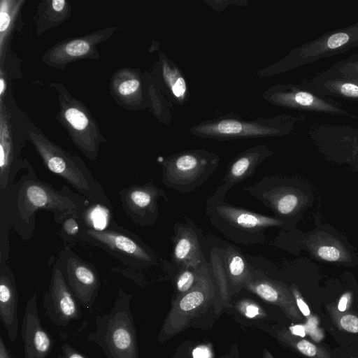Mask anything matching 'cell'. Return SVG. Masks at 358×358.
<instances>
[{
  "label": "cell",
  "instance_id": "1",
  "mask_svg": "<svg viewBox=\"0 0 358 358\" xmlns=\"http://www.w3.org/2000/svg\"><path fill=\"white\" fill-rule=\"evenodd\" d=\"M21 172L11 187L0 194L1 261L6 262L8 257L9 229L28 241L34 234L38 211H51L54 221L61 224L67 216L80 213L92 203L64 185L57 189L40 180L28 160Z\"/></svg>",
  "mask_w": 358,
  "mask_h": 358
},
{
  "label": "cell",
  "instance_id": "2",
  "mask_svg": "<svg viewBox=\"0 0 358 358\" xmlns=\"http://www.w3.org/2000/svg\"><path fill=\"white\" fill-rule=\"evenodd\" d=\"M231 187L220 185L206 200V215L220 233L235 243L241 245L263 244L264 232L272 227H281L285 221L252 212L228 203L225 195Z\"/></svg>",
  "mask_w": 358,
  "mask_h": 358
},
{
  "label": "cell",
  "instance_id": "3",
  "mask_svg": "<svg viewBox=\"0 0 358 358\" xmlns=\"http://www.w3.org/2000/svg\"><path fill=\"white\" fill-rule=\"evenodd\" d=\"M132 294L120 288L110 311L95 318V329L87 336L106 358H140L137 331L131 310Z\"/></svg>",
  "mask_w": 358,
  "mask_h": 358
},
{
  "label": "cell",
  "instance_id": "4",
  "mask_svg": "<svg viewBox=\"0 0 358 358\" xmlns=\"http://www.w3.org/2000/svg\"><path fill=\"white\" fill-rule=\"evenodd\" d=\"M28 137L50 172L63 178L90 202L113 208L102 186L80 157L62 149L41 133L29 131Z\"/></svg>",
  "mask_w": 358,
  "mask_h": 358
},
{
  "label": "cell",
  "instance_id": "5",
  "mask_svg": "<svg viewBox=\"0 0 358 358\" xmlns=\"http://www.w3.org/2000/svg\"><path fill=\"white\" fill-rule=\"evenodd\" d=\"M78 238L106 251L126 266L140 269L157 265L154 251L136 234L117 225L115 220L103 230L81 225Z\"/></svg>",
  "mask_w": 358,
  "mask_h": 358
},
{
  "label": "cell",
  "instance_id": "6",
  "mask_svg": "<svg viewBox=\"0 0 358 358\" xmlns=\"http://www.w3.org/2000/svg\"><path fill=\"white\" fill-rule=\"evenodd\" d=\"M219 163L213 155L200 152L182 153L162 164V183L182 194L201 186L213 173Z\"/></svg>",
  "mask_w": 358,
  "mask_h": 358
},
{
  "label": "cell",
  "instance_id": "7",
  "mask_svg": "<svg viewBox=\"0 0 358 358\" xmlns=\"http://www.w3.org/2000/svg\"><path fill=\"white\" fill-rule=\"evenodd\" d=\"M216 296L215 282L206 260L199 268L195 285L187 292L177 296L164 322L162 340L181 331L199 310L206 308Z\"/></svg>",
  "mask_w": 358,
  "mask_h": 358
},
{
  "label": "cell",
  "instance_id": "8",
  "mask_svg": "<svg viewBox=\"0 0 358 358\" xmlns=\"http://www.w3.org/2000/svg\"><path fill=\"white\" fill-rule=\"evenodd\" d=\"M59 92L58 118L67 129L76 146L90 159L96 160L100 143L106 142L94 120L78 101L69 93Z\"/></svg>",
  "mask_w": 358,
  "mask_h": 358
},
{
  "label": "cell",
  "instance_id": "9",
  "mask_svg": "<svg viewBox=\"0 0 358 358\" xmlns=\"http://www.w3.org/2000/svg\"><path fill=\"white\" fill-rule=\"evenodd\" d=\"M57 263L79 304L91 308L96 300L101 286L95 267L83 260L69 247L61 252Z\"/></svg>",
  "mask_w": 358,
  "mask_h": 358
},
{
  "label": "cell",
  "instance_id": "10",
  "mask_svg": "<svg viewBox=\"0 0 358 358\" xmlns=\"http://www.w3.org/2000/svg\"><path fill=\"white\" fill-rule=\"evenodd\" d=\"M358 47V22L324 34L294 51L292 62L294 66L314 63L323 58L349 51Z\"/></svg>",
  "mask_w": 358,
  "mask_h": 358
},
{
  "label": "cell",
  "instance_id": "11",
  "mask_svg": "<svg viewBox=\"0 0 358 358\" xmlns=\"http://www.w3.org/2000/svg\"><path fill=\"white\" fill-rule=\"evenodd\" d=\"M80 306L56 262L52 269L48 288L43 296L42 306L46 316L55 325L66 327L80 319Z\"/></svg>",
  "mask_w": 358,
  "mask_h": 358
},
{
  "label": "cell",
  "instance_id": "12",
  "mask_svg": "<svg viewBox=\"0 0 358 358\" xmlns=\"http://www.w3.org/2000/svg\"><path fill=\"white\" fill-rule=\"evenodd\" d=\"M122 208L136 224L145 227L154 225L159 217L157 201H169L163 189L152 181L143 185H132L119 191Z\"/></svg>",
  "mask_w": 358,
  "mask_h": 358
},
{
  "label": "cell",
  "instance_id": "13",
  "mask_svg": "<svg viewBox=\"0 0 358 358\" xmlns=\"http://www.w3.org/2000/svg\"><path fill=\"white\" fill-rule=\"evenodd\" d=\"M244 189L271 209L275 217L279 219L292 215L300 206V198L296 192L275 177L265 176Z\"/></svg>",
  "mask_w": 358,
  "mask_h": 358
},
{
  "label": "cell",
  "instance_id": "14",
  "mask_svg": "<svg viewBox=\"0 0 358 358\" xmlns=\"http://www.w3.org/2000/svg\"><path fill=\"white\" fill-rule=\"evenodd\" d=\"M114 28H108L90 35L66 40L52 47L43 55V60L55 68H64L75 61L93 57L97 50L96 45L113 34Z\"/></svg>",
  "mask_w": 358,
  "mask_h": 358
},
{
  "label": "cell",
  "instance_id": "15",
  "mask_svg": "<svg viewBox=\"0 0 358 358\" xmlns=\"http://www.w3.org/2000/svg\"><path fill=\"white\" fill-rule=\"evenodd\" d=\"M24 358H47L52 350L53 340L43 326L37 306V294L27 301L21 325Z\"/></svg>",
  "mask_w": 358,
  "mask_h": 358
},
{
  "label": "cell",
  "instance_id": "16",
  "mask_svg": "<svg viewBox=\"0 0 358 358\" xmlns=\"http://www.w3.org/2000/svg\"><path fill=\"white\" fill-rule=\"evenodd\" d=\"M281 104L310 113H324L357 119L358 116L345 110L341 103L322 96L300 86H290L277 96Z\"/></svg>",
  "mask_w": 358,
  "mask_h": 358
},
{
  "label": "cell",
  "instance_id": "17",
  "mask_svg": "<svg viewBox=\"0 0 358 358\" xmlns=\"http://www.w3.org/2000/svg\"><path fill=\"white\" fill-rule=\"evenodd\" d=\"M6 108L1 105L0 122V194L6 192L17 175L25 169L27 159L21 157L22 146L16 145Z\"/></svg>",
  "mask_w": 358,
  "mask_h": 358
},
{
  "label": "cell",
  "instance_id": "18",
  "mask_svg": "<svg viewBox=\"0 0 358 358\" xmlns=\"http://www.w3.org/2000/svg\"><path fill=\"white\" fill-rule=\"evenodd\" d=\"M244 288L263 300L278 306L290 319L296 322L303 320L292 292L282 283L269 279L260 271H254Z\"/></svg>",
  "mask_w": 358,
  "mask_h": 358
},
{
  "label": "cell",
  "instance_id": "19",
  "mask_svg": "<svg viewBox=\"0 0 358 358\" xmlns=\"http://www.w3.org/2000/svg\"><path fill=\"white\" fill-rule=\"evenodd\" d=\"M193 225L189 222H178L174 225L171 257L178 267L199 268L206 261L199 235Z\"/></svg>",
  "mask_w": 358,
  "mask_h": 358
},
{
  "label": "cell",
  "instance_id": "20",
  "mask_svg": "<svg viewBox=\"0 0 358 358\" xmlns=\"http://www.w3.org/2000/svg\"><path fill=\"white\" fill-rule=\"evenodd\" d=\"M0 319L9 340L18 334V292L15 275L6 262H0Z\"/></svg>",
  "mask_w": 358,
  "mask_h": 358
},
{
  "label": "cell",
  "instance_id": "21",
  "mask_svg": "<svg viewBox=\"0 0 358 358\" xmlns=\"http://www.w3.org/2000/svg\"><path fill=\"white\" fill-rule=\"evenodd\" d=\"M301 86L322 96L358 101V80L323 78L316 74Z\"/></svg>",
  "mask_w": 358,
  "mask_h": 358
},
{
  "label": "cell",
  "instance_id": "22",
  "mask_svg": "<svg viewBox=\"0 0 358 358\" xmlns=\"http://www.w3.org/2000/svg\"><path fill=\"white\" fill-rule=\"evenodd\" d=\"M222 253L230 292H238L244 287L254 271L241 252L236 248L229 245L222 248Z\"/></svg>",
  "mask_w": 358,
  "mask_h": 358
},
{
  "label": "cell",
  "instance_id": "23",
  "mask_svg": "<svg viewBox=\"0 0 358 358\" xmlns=\"http://www.w3.org/2000/svg\"><path fill=\"white\" fill-rule=\"evenodd\" d=\"M268 156V152L262 149H255L245 152L230 164L222 182L231 188L250 177L256 167Z\"/></svg>",
  "mask_w": 358,
  "mask_h": 358
},
{
  "label": "cell",
  "instance_id": "24",
  "mask_svg": "<svg viewBox=\"0 0 358 358\" xmlns=\"http://www.w3.org/2000/svg\"><path fill=\"white\" fill-rule=\"evenodd\" d=\"M40 5L38 17V29L40 33L64 22L69 15V3L65 0H53Z\"/></svg>",
  "mask_w": 358,
  "mask_h": 358
},
{
  "label": "cell",
  "instance_id": "25",
  "mask_svg": "<svg viewBox=\"0 0 358 358\" xmlns=\"http://www.w3.org/2000/svg\"><path fill=\"white\" fill-rule=\"evenodd\" d=\"M202 133L222 135H262L272 133L262 127L243 124L233 120H224L217 124L206 125L201 129Z\"/></svg>",
  "mask_w": 358,
  "mask_h": 358
},
{
  "label": "cell",
  "instance_id": "26",
  "mask_svg": "<svg viewBox=\"0 0 358 358\" xmlns=\"http://www.w3.org/2000/svg\"><path fill=\"white\" fill-rule=\"evenodd\" d=\"M112 210L103 204L91 203L79 213L80 224L96 230L105 229L114 220Z\"/></svg>",
  "mask_w": 358,
  "mask_h": 358
},
{
  "label": "cell",
  "instance_id": "27",
  "mask_svg": "<svg viewBox=\"0 0 358 358\" xmlns=\"http://www.w3.org/2000/svg\"><path fill=\"white\" fill-rule=\"evenodd\" d=\"M117 99L131 105L141 90V82L134 73L124 70L115 75L112 83Z\"/></svg>",
  "mask_w": 358,
  "mask_h": 358
},
{
  "label": "cell",
  "instance_id": "28",
  "mask_svg": "<svg viewBox=\"0 0 358 358\" xmlns=\"http://www.w3.org/2000/svg\"><path fill=\"white\" fill-rule=\"evenodd\" d=\"M209 265L222 299L224 302H228L231 292L223 265L222 248H214L211 250Z\"/></svg>",
  "mask_w": 358,
  "mask_h": 358
},
{
  "label": "cell",
  "instance_id": "29",
  "mask_svg": "<svg viewBox=\"0 0 358 358\" xmlns=\"http://www.w3.org/2000/svg\"><path fill=\"white\" fill-rule=\"evenodd\" d=\"M317 76L358 80V53L340 60Z\"/></svg>",
  "mask_w": 358,
  "mask_h": 358
},
{
  "label": "cell",
  "instance_id": "30",
  "mask_svg": "<svg viewBox=\"0 0 358 358\" xmlns=\"http://www.w3.org/2000/svg\"><path fill=\"white\" fill-rule=\"evenodd\" d=\"M280 337L282 341L308 358H332L324 347L300 338L296 335L285 331L282 332Z\"/></svg>",
  "mask_w": 358,
  "mask_h": 358
},
{
  "label": "cell",
  "instance_id": "31",
  "mask_svg": "<svg viewBox=\"0 0 358 358\" xmlns=\"http://www.w3.org/2000/svg\"><path fill=\"white\" fill-rule=\"evenodd\" d=\"M22 1L2 0L0 6V45L6 43L8 34L11 31L17 12Z\"/></svg>",
  "mask_w": 358,
  "mask_h": 358
},
{
  "label": "cell",
  "instance_id": "32",
  "mask_svg": "<svg viewBox=\"0 0 358 358\" xmlns=\"http://www.w3.org/2000/svg\"><path fill=\"white\" fill-rule=\"evenodd\" d=\"M179 270L176 276V289L178 296L187 292L195 285L199 268L192 267H178Z\"/></svg>",
  "mask_w": 358,
  "mask_h": 358
},
{
  "label": "cell",
  "instance_id": "33",
  "mask_svg": "<svg viewBox=\"0 0 358 358\" xmlns=\"http://www.w3.org/2000/svg\"><path fill=\"white\" fill-rule=\"evenodd\" d=\"M163 74L173 94L177 98L183 99L187 90L186 83L183 78L176 70L170 69L166 63H164Z\"/></svg>",
  "mask_w": 358,
  "mask_h": 358
},
{
  "label": "cell",
  "instance_id": "34",
  "mask_svg": "<svg viewBox=\"0 0 358 358\" xmlns=\"http://www.w3.org/2000/svg\"><path fill=\"white\" fill-rule=\"evenodd\" d=\"M61 224L60 236L64 241L73 242L76 238H78L81 229L78 213L67 216Z\"/></svg>",
  "mask_w": 358,
  "mask_h": 358
},
{
  "label": "cell",
  "instance_id": "35",
  "mask_svg": "<svg viewBox=\"0 0 358 358\" xmlns=\"http://www.w3.org/2000/svg\"><path fill=\"white\" fill-rule=\"evenodd\" d=\"M336 319V324L340 329L343 330L353 333L358 334V317L352 313L338 314L337 316H333Z\"/></svg>",
  "mask_w": 358,
  "mask_h": 358
},
{
  "label": "cell",
  "instance_id": "36",
  "mask_svg": "<svg viewBox=\"0 0 358 358\" xmlns=\"http://www.w3.org/2000/svg\"><path fill=\"white\" fill-rule=\"evenodd\" d=\"M238 310L248 318L264 315L261 307L250 300H242L238 303Z\"/></svg>",
  "mask_w": 358,
  "mask_h": 358
},
{
  "label": "cell",
  "instance_id": "37",
  "mask_svg": "<svg viewBox=\"0 0 358 358\" xmlns=\"http://www.w3.org/2000/svg\"><path fill=\"white\" fill-rule=\"evenodd\" d=\"M318 257L325 261L336 262L341 259V252L333 245H323L317 251Z\"/></svg>",
  "mask_w": 358,
  "mask_h": 358
},
{
  "label": "cell",
  "instance_id": "38",
  "mask_svg": "<svg viewBox=\"0 0 358 358\" xmlns=\"http://www.w3.org/2000/svg\"><path fill=\"white\" fill-rule=\"evenodd\" d=\"M291 292L294 296L296 306L301 313L306 317H309L310 316V309L306 303L304 301L298 289L294 285H292L291 287Z\"/></svg>",
  "mask_w": 358,
  "mask_h": 358
},
{
  "label": "cell",
  "instance_id": "39",
  "mask_svg": "<svg viewBox=\"0 0 358 358\" xmlns=\"http://www.w3.org/2000/svg\"><path fill=\"white\" fill-rule=\"evenodd\" d=\"M57 358H88L85 355L78 351L69 343H64L61 347V353Z\"/></svg>",
  "mask_w": 358,
  "mask_h": 358
},
{
  "label": "cell",
  "instance_id": "40",
  "mask_svg": "<svg viewBox=\"0 0 358 358\" xmlns=\"http://www.w3.org/2000/svg\"><path fill=\"white\" fill-rule=\"evenodd\" d=\"M193 358H213L210 348L206 345H200L192 351Z\"/></svg>",
  "mask_w": 358,
  "mask_h": 358
},
{
  "label": "cell",
  "instance_id": "41",
  "mask_svg": "<svg viewBox=\"0 0 358 358\" xmlns=\"http://www.w3.org/2000/svg\"><path fill=\"white\" fill-rule=\"evenodd\" d=\"M0 358H13L6 345L1 334H0Z\"/></svg>",
  "mask_w": 358,
  "mask_h": 358
},
{
  "label": "cell",
  "instance_id": "42",
  "mask_svg": "<svg viewBox=\"0 0 358 358\" xmlns=\"http://www.w3.org/2000/svg\"><path fill=\"white\" fill-rule=\"evenodd\" d=\"M350 299V294L349 293H345L342 296L338 305V310L339 312H343L346 310L347 304Z\"/></svg>",
  "mask_w": 358,
  "mask_h": 358
},
{
  "label": "cell",
  "instance_id": "43",
  "mask_svg": "<svg viewBox=\"0 0 358 358\" xmlns=\"http://www.w3.org/2000/svg\"><path fill=\"white\" fill-rule=\"evenodd\" d=\"M291 334L296 335L303 336H304V330L303 327L301 325H295L290 327Z\"/></svg>",
  "mask_w": 358,
  "mask_h": 358
},
{
  "label": "cell",
  "instance_id": "44",
  "mask_svg": "<svg viewBox=\"0 0 358 358\" xmlns=\"http://www.w3.org/2000/svg\"><path fill=\"white\" fill-rule=\"evenodd\" d=\"M6 89V83L4 78L1 76L0 78V96L1 99H2L3 96L4 95V92Z\"/></svg>",
  "mask_w": 358,
  "mask_h": 358
},
{
  "label": "cell",
  "instance_id": "45",
  "mask_svg": "<svg viewBox=\"0 0 358 358\" xmlns=\"http://www.w3.org/2000/svg\"><path fill=\"white\" fill-rule=\"evenodd\" d=\"M351 358H357V357H351Z\"/></svg>",
  "mask_w": 358,
  "mask_h": 358
}]
</instances>
